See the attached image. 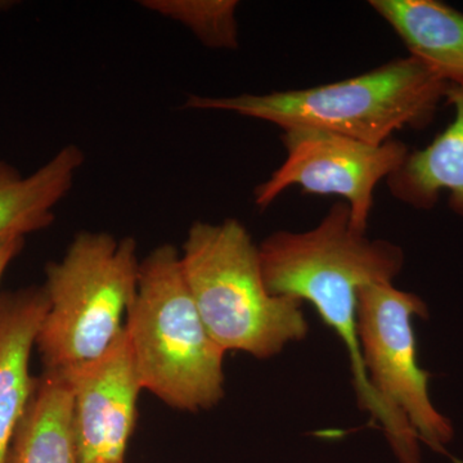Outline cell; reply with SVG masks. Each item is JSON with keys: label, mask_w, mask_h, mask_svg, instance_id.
<instances>
[{"label": "cell", "mask_w": 463, "mask_h": 463, "mask_svg": "<svg viewBox=\"0 0 463 463\" xmlns=\"http://www.w3.org/2000/svg\"><path fill=\"white\" fill-rule=\"evenodd\" d=\"M444 99L455 109L452 123L428 147L410 151L386 184L395 199L419 210L434 207L447 191L450 209L463 218V84H448Z\"/></svg>", "instance_id": "10"}, {"label": "cell", "mask_w": 463, "mask_h": 463, "mask_svg": "<svg viewBox=\"0 0 463 463\" xmlns=\"http://www.w3.org/2000/svg\"><path fill=\"white\" fill-rule=\"evenodd\" d=\"M25 237L11 236L0 240V281L7 270L8 265L20 254L24 248Z\"/></svg>", "instance_id": "15"}, {"label": "cell", "mask_w": 463, "mask_h": 463, "mask_svg": "<svg viewBox=\"0 0 463 463\" xmlns=\"http://www.w3.org/2000/svg\"><path fill=\"white\" fill-rule=\"evenodd\" d=\"M181 263L203 325L223 352L269 359L307 336L303 301L268 291L259 248L237 219L194 222Z\"/></svg>", "instance_id": "3"}, {"label": "cell", "mask_w": 463, "mask_h": 463, "mask_svg": "<svg viewBox=\"0 0 463 463\" xmlns=\"http://www.w3.org/2000/svg\"><path fill=\"white\" fill-rule=\"evenodd\" d=\"M125 332L142 389L190 412L222 401L225 352L203 325L174 246H158L139 264Z\"/></svg>", "instance_id": "4"}, {"label": "cell", "mask_w": 463, "mask_h": 463, "mask_svg": "<svg viewBox=\"0 0 463 463\" xmlns=\"http://www.w3.org/2000/svg\"><path fill=\"white\" fill-rule=\"evenodd\" d=\"M137 242L80 232L45 268L48 307L36 337L45 373H62L105 353L124 331L138 286Z\"/></svg>", "instance_id": "5"}, {"label": "cell", "mask_w": 463, "mask_h": 463, "mask_svg": "<svg viewBox=\"0 0 463 463\" xmlns=\"http://www.w3.org/2000/svg\"><path fill=\"white\" fill-rule=\"evenodd\" d=\"M286 158L254 191L255 205L267 209L292 185L306 194H336L350 210L353 227L367 231L377 184L403 164L410 148L403 142L374 146L339 134L288 129L282 134Z\"/></svg>", "instance_id": "7"}, {"label": "cell", "mask_w": 463, "mask_h": 463, "mask_svg": "<svg viewBox=\"0 0 463 463\" xmlns=\"http://www.w3.org/2000/svg\"><path fill=\"white\" fill-rule=\"evenodd\" d=\"M376 12L421 61L448 84H463V14L437 0H371Z\"/></svg>", "instance_id": "12"}, {"label": "cell", "mask_w": 463, "mask_h": 463, "mask_svg": "<svg viewBox=\"0 0 463 463\" xmlns=\"http://www.w3.org/2000/svg\"><path fill=\"white\" fill-rule=\"evenodd\" d=\"M90 463H111V462H90Z\"/></svg>", "instance_id": "16"}, {"label": "cell", "mask_w": 463, "mask_h": 463, "mask_svg": "<svg viewBox=\"0 0 463 463\" xmlns=\"http://www.w3.org/2000/svg\"><path fill=\"white\" fill-rule=\"evenodd\" d=\"M85 163L83 149L69 145L30 175L0 160V240L45 230L54 209L74 185Z\"/></svg>", "instance_id": "11"}, {"label": "cell", "mask_w": 463, "mask_h": 463, "mask_svg": "<svg viewBox=\"0 0 463 463\" xmlns=\"http://www.w3.org/2000/svg\"><path fill=\"white\" fill-rule=\"evenodd\" d=\"M258 248L268 291L315 307L345 346L359 407L380 423L399 462L421 463L416 432L390 412L370 385L356 334L359 289L394 281L403 269V250L356 231L344 201L312 230L274 232Z\"/></svg>", "instance_id": "1"}, {"label": "cell", "mask_w": 463, "mask_h": 463, "mask_svg": "<svg viewBox=\"0 0 463 463\" xmlns=\"http://www.w3.org/2000/svg\"><path fill=\"white\" fill-rule=\"evenodd\" d=\"M448 83L412 56L365 74L306 90L232 97H188L187 109L233 112L288 129L339 134L380 146L405 128L434 120Z\"/></svg>", "instance_id": "2"}, {"label": "cell", "mask_w": 463, "mask_h": 463, "mask_svg": "<svg viewBox=\"0 0 463 463\" xmlns=\"http://www.w3.org/2000/svg\"><path fill=\"white\" fill-rule=\"evenodd\" d=\"M7 463H78L71 392L60 374L45 373L36 381Z\"/></svg>", "instance_id": "13"}, {"label": "cell", "mask_w": 463, "mask_h": 463, "mask_svg": "<svg viewBox=\"0 0 463 463\" xmlns=\"http://www.w3.org/2000/svg\"><path fill=\"white\" fill-rule=\"evenodd\" d=\"M48 307L44 288L0 295V463H7L14 432L35 390L30 355Z\"/></svg>", "instance_id": "9"}, {"label": "cell", "mask_w": 463, "mask_h": 463, "mask_svg": "<svg viewBox=\"0 0 463 463\" xmlns=\"http://www.w3.org/2000/svg\"><path fill=\"white\" fill-rule=\"evenodd\" d=\"M429 316L425 301L392 282L364 286L356 300L362 362L377 397L417 437L438 452L453 439V426L432 404L429 373L417 364L413 319Z\"/></svg>", "instance_id": "6"}, {"label": "cell", "mask_w": 463, "mask_h": 463, "mask_svg": "<svg viewBox=\"0 0 463 463\" xmlns=\"http://www.w3.org/2000/svg\"><path fill=\"white\" fill-rule=\"evenodd\" d=\"M56 374L71 392L78 463H124L142 390L125 327L99 358Z\"/></svg>", "instance_id": "8"}, {"label": "cell", "mask_w": 463, "mask_h": 463, "mask_svg": "<svg viewBox=\"0 0 463 463\" xmlns=\"http://www.w3.org/2000/svg\"><path fill=\"white\" fill-rule=\"evenodd\" d=\"M143 8L182 24L212 50L240 47L236 0H143Z\"/></svg>", "instance_id": "14"}]
</instances>
